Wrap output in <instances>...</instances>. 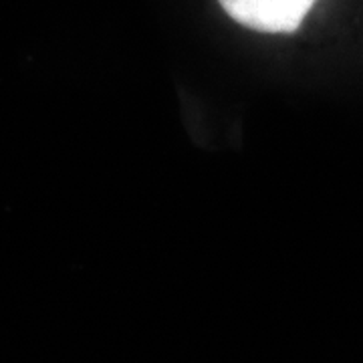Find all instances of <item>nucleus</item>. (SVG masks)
Wrapping results in <instances>:
<instances>
[{"mask_svg":"<svg viewBox=\"0 0 363 363\" xmlns=\"http://www.w3.org/2000/svg\"><path fill=\"white\" fill-rule=\"evenodd\" d=\"M317 0H218L240 26L264 35H289L303 25Z\"/></svg>","mask_w":363,"mask_h":363,"instance_id":"f257e3e1","label":"nucleus"}]
</instances>
